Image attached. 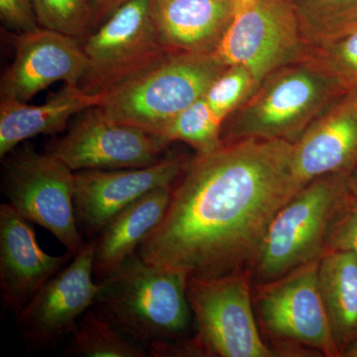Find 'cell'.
Listing matches in <instances>:
<instances>
[{
  "label": "cell",
  "mask_w": 357,
  "mask_h": 357,
  "mask_svg": "<svg viewBox=\"0 0 357 357\" xmlns=\"http://www.w3.org/2000/svg\"><path fill=\"white\" fill-rule=\"evenodd\" d=\"M302 187L287 141L241 140L196 154L137 255L195 278L251 271L272 220Z\"/></svg>",
  "instance_id": "obj_1"
},
{
  "label": "cell",
  "mask_w": 357,
  "mask_h": 357,
  "mask_svg": "<svg viewBox=\"0 0 357 357\" xmlns=\"http://www.w3.org/2000/svg\"><path fill=\"white\" fill-rule=\"evenodd\" d=\"M188 278L181 270L150 264L136 253L100 283L91 307L146 349L155 342L180 340L192 316Z\"/></svg>",
  "instance_id": "obj_2"
},
{
  "label": "cell",
  "mask_w": 357,
  "mask_h": 357,
  "mask_svg": "<svg viewBox=\"0 0 357 357\" xmlns=\"http://www.w3.org/2000/svg\"><path fill=\"white\" fill-rule=\"evenodd\" d=\"M307 60L284 66L260 82L223 122V144L245 139H299L319 114L344 93Z\"/></svg>",
  "instance_id": "obj_3"
},
{
  "label": "cell",
  "mask_w": 357,
  "mask_h": 357,
  "mask_svg": "<svg viewBox=\"0 0 357 357\" xmlns=\"http://www.w3.org/2000/svg\"><path fill=\"white\" fill-rule=\"evenodd\" d=\"M227 66L215 54L170 53L103 95L105 116L152 134L204 98Z\"/></svg>",
  "instance_id": "obj_4"
},
{
  "label": "cell",
  "mask_w": 357,
  "mask_h": 357,
  "mask_svg": "<svg viewBox=\"0 0 357 357\" xmlns=\"http://www.w3.org/2000/svg\"><path fill=\"white\" fill-rule=\"evenodd\" d=\"M252 286L251 271L188 278V300L197 331L194 337H185L189 356H281L260 335Z\"/></svg>",
  "instance_id": "obj_5"
},
{
  "label": "cell",
  "mask_w": 357,
  "mask_h": 357,
  "mask_svg": "<svg viewBox=\"0 0 357 357\" xmlns=\"http://www.w3.org/2000/svg\"><path fill=\"white\" fill-rule=\"evenodd\" d=\"M347 173L312 178L276 213L252 270L253 284L280 278L321 259L333 213L349 192Z\"/></svg>",
  "instance_id": "obj_6"
},
{
  "label": "cell",
  "mask_w": 357,
  "mask_h": 357,
  "mask_svg": "<svg viewBox=\"0 0 357 357\" xmlns=\"http://www.w3.org/2000/svg\"><path fill=\"white\" fill-rule=\"evenodd\" d=\"M319 260L273 281L253 284L260 324L281 356L307 349L324 356L340 357L319 287Z\"/></svg>",
  "instance_id": "obj_7"
},
{
  "label": "cell",
  "mask_w": 357,
  "mask_h": 357,
  "mask_svg": "<svg viewBox=\"0 0 357 357\" xmlns=\"http://www.w3.org/2000/svg\"><path fill=\"white\" fill-rule=\"evenodd\" d=\"M4 158L2 189L8 204L76 255L84 241L75 215L74 171L53 154L28 145Z\"/></svg>",
  "instance_id": "obj_8"
},
{
  "label": "cell",
  "mask_w": 357,
  "mask_h": 357,
  "mask_svg": "<svg viewBox=\"0 0 357 357\" xmlns=\"http://www.w3.org/2000/svg\"><path fill=\"white\" fill-rule=\"evenodd\" d=\"M86 69L79 86L105 95L165 58L152 0H128L83 41Z\"/></svg>",
  "instance_id": "obj_9"
},
{
  "label": "cell",
  "mask_w": 357,
  "mask_h": 357,
  "mask_svg": "<svg viewBox=\"0 0 357 357\" xmlns=\"http://www.w3.org/2000/svg\"><path fill=\"white\" fill-rule=\"evenodd\" d=\"M293 0H253L234 14L215 55L225 66H245L258 84L284 66L306 60Z\"/></svg>",
  "instance_id": "obj_10"
},
{
  "label": "cell",
  "mask_w": 357,
  "mask_h": 357,
  "mask_svg": "<svg viewBox=\"0 0 357 357\" xmlns=\"http://www.w3.org/2000/svg\"><path fill=\"white\" fill-rule=\"evenodd\" d=\"M170 144L156 134L112 121L95 107L82 112L48 152L74 172L115 170L155 165L168 157Z\"/></svg>",
  "instance_id": "obj_11"
},
{
  "label": "cell",
  "mask_w": 357,
  "mask_h": 357,
  "mask_svg": "<svg viewBox=\"0 0 357 357\" xmlns=\"http://www.w3.org/2000/svg\"><path fill=\"white\" fill-rule=\"evenodd\" d=\"M96 238L86 241L69 264L40 289L18 323L33 349L53 347L76 330L82 317L95 304L100 284L93 280Z\"/></svg>",
  "instance_id": "obj_12"
},
{
  "label": "cell",
  "mask_w": 357,
  "mask_h": 357,
  "mask_svg": "<svg viewBox=\"0 0 357 357\" xmlns=\"http://www.w3.org/2000/svg\"><path fill=\"white\" fill-rule=\"evenodd\" d=\"M188 160L168 156L145 168L75 173L74 206L81 234L96 237L129 204L160 187L173 185Z\"/></svg>",
  "instance_id": "obj_13"
},
{
  "label": "cell",
  "mask_w": 357,
  "mask_h": 357,
  "mask_svg": "<svg viewBox=\"0 0 357 357\" xmlns=\"http://www.w3.org/2000/svg\"><path fill=\"white\" fill-rule=\"evenodd\" d=\"M13 64L0 79L1 100L27 103L56 82L79 86L86 69L83 41L39 27L11 35Z\"/></svg>",
  "instance_id": "obj_14"
},
{
  "label": "cell",
  "mask_w": 357,
  "mask_h": 357,
  "mask_svg": "<svg viewBox=\"0 0 357 357\" xmlns=\"http://www.w3.org/2000/svg\"><path fill=\"white\" fill-rule=\"evenodd\" d=\"M32 222L8 203L0 206V292L3 307L16 318L74 255H50L40 248Z\"/></svg>",
  "instance_id": "obj_15"
},
{
  "label": "cell",
  "mask_w": 357,
  "mask_h": 357,
  "mask_svg": "<svg viewBox=\"0 0 357 357\" xmlns=\"http://www.w3.org/2000/svg\"><path fill=\"white\" fill-rule=\"evenodd\" d=\"M357 166V89L326 107L293 143L294 174L301 185Z\"/></svg>",
  "instance_id": "obj_16"
},
{
  "label": "cell",
  "mask_w": 357,
  "mask_h": 357,
  "mask_svg": "<svg viewBox=\"0 0 357 357\" xmlns=\"http://www.w3.org/2000/svg\"><path fill=\"white\" fill-rule=\"evenodd\" d=\"M162 42L171 53L213 54L236 14V0H152Z\"/></svg>",
  "instance_id": "obj_17"
},
{
  "label": "cell",
  "mask_w": 357,
  "mask_h": 357,
  "mask_svg": "<svg viewBox=\"0 0 357 357\" xmlns=\"http://www.w3.org/2000/svg\"><path fill=\"white\" fill-rule=\"evenodd\" d=\"M173 185L157 188L129 204L96 237V282L107 280L137 253L143 241L163 220L170 204Z\"/></svg>",
  "instance_id": "obj_18"
},
{
  "label": "cell",
  "mask_w": 357,
  "mask_h": 357,
  "mask_svg": "<svg viewBox=\"0 0 357 357\" xmlns=\"http://www.w3.org/2000/svg\"><path fill=\"white\" fill-rule=\"evenodd\" d=\"M103 95H91L79 86L64 88L40 105L1 100L0 102V157L4 158L23 141L40 134H57L84 110L98 107Z\"/></svg>",
  "instance_id": "obj_19"
},
{
  "label": "cell",
  "mask_w": 357,
  "mask_h": 357,
  "mask_svg": "<svg viewBox=\"0 0 357 357\" xmlns=\"http://www.w3.org/2000/svg\"><path fill=\"white\" fill-rule=\"evenodd\" d=\"M319 281L340 357L357 340V260L351 253L326 251Z\"/></svg>",
  "instance_id": "obj_20"
},
{
  "label": "cell",
  "mask_w": 357,
  "mask_h": 357,
  "mask_svg": "<svg viewBox=\"0 0 357 357\" xmlns=\"http://www.w3.org/2000/svg\"><path fill=\"white\" fill-rule=\"evenodd\" d=\"M66 354L82 357H146L147 349L91 307L79 319Z\"/></svg>",
  "instance_id": "obj_21"
},
{
  "label": "cell",
  "mask_w": 357,
  "mask_h": 357,
  "mask_svg": "<svg viewBox=\"0 0 357 357\" xmlns=\"http://www.w3.org/2000/svg\"><path fill=\"white\" fill-rule=\"evenodd\" d=\"M307 47L342 38L357 29V0H293Z\"/></svg>",
  "instance_id": "obj_22"
},
{
  "label": "cell",
  "mask_w": 357,
  "mask_h": 357,
  "mask_svg": "<svg viewBox=\"0 0 357 357\" xmlns=\"http://www.w3.org/2000/svg\"><path fill=\"white\" fill-rule=\"evenodd\" d=\"M222 124L204 96L176 115L157 135L169 143H187L196 154H208L223 145Z\"/></svg>",
  "instance_id": "obj_23"
},
{
  "label": "cell",
  "mask_w": 357,
  "mask_h": 357,
  "mask_svg": "<svg viewBox=\"0 0 357 357\" xmlns=\"http://www.w3.org/2000/svg\"><path fill=\"white\" fill-rule=\"evenodd\" d=\"M40 27L84 41L96 27L95 0H34Z\"/></svg>",
  "instance_id": "obj_24"
},
{
  "label": "cell",
  "mask_w": 357,
  "mask_h": 357,
  "mask_svg": "<svg viewBox=\"0 0 357 357\" xmlns=\"http://www.w3.org/2000/svg\"><path fill=\"white\" fill-rule=\"evenodd\" d=\"M306 60L345 91L357 89V29L330 43L309 47Z\"/></svg>",
  "instance_id": "obj_25"
},
{
  "label": "cell",
  "mask_w": 357,
  "mask_h": 357,
  "mask_svg": "<svg viewBox=\"0 0 357 357\" xmlns=\"http://www.w3.org/2000/svg\"><path fill=\"white\" fill-rule=\"evenodd\" d=\"M259 86L251 70L243 65L227 66L204 95L206 102L222 122L238 109Z\"/></svg>",
  "instance_id": "obj_26"
},
{
  "label": "cell",
  "mask_w": 357,
  "mask_h": 357,
  "mask_svg": "<svg viewBox=\"0 0 357 357\" xmlns=\"http://www.w3.org/2000/svg\"><path fill=\"white\" fill-rule=\"evenodd\" d=\"M326 251L351 253L357 260V197L349 191L328 225Z\"/></svg>",
  "instance_id": "obj_27"
},
{
  "label": "cell",
  "mask_w": 357,
  "mask_h": 357,
  "mask_svg": "<svg viewBox=\"0 0 357 357\" xmlns=\"http://www.w3.org/2000/svg\"><path fill=\"white\" fill-rule=\"evenodd\" d=\"M0 18L17 33L31 32L40 27L34 0H0Z\"/></svg>",
  "instance_id": "obj_28"
},
{
  "label": "cell",
  "mask_w": 357,
  "mask_h": 357,
  "mask_svg": "<svg viewBox=\"0 0 357 357\" xmlns=\"http://www.w3.org/2000/svg\"><path fill=\"white\" fill-rule=\"evenodd\" d=\"M128 0H95L96 26L105 21Z\"/></svg>",
  "instance_id": "obj_29"
},
{
  "label": "cell",
  "mask_w": 357,
  "mask_h": 357,
  "mask_svg": "<svg viewBox=\"0 0 357 357\" xmlns=\"http://www.w3.org/2000/svg\"><path fill=\"white\" fill-rule=\"evenodd\" d=\"M347 185L349 188V191L351 192L354 196L357 197V166L347 174Z\"/></svg>",
  "instance_id": "obj_30"
},
{
  "label": "cell",
  "mask_w": 357,
  "mask_h": 357,
  "mask_svg": "<svg viewBox=\"0 0 357 357\" xmlns=\"http://www.w3.org/2000/svg\"><path fill=\"white\" fill-rule=\"evenodd\" d=\"M342 357H357V340L345 349Z\"/></svg>",
  "instance_id": "obj_31"
},
{
  "label": "cell",
  "mask_w": 357,
  "mask_h": 357,
  "mask_svg": "<svg viewBox=\"0 0 357 357\" xmlns=\"http://www.w3.org/2000/svg\"><path fill=\"white\" fill-rule=\"evenodd\" d=\"M252 1L253 0H236V13L245 9Z\"/></svg>",
  "instance_id": "obj_32"
}]
</instances>
